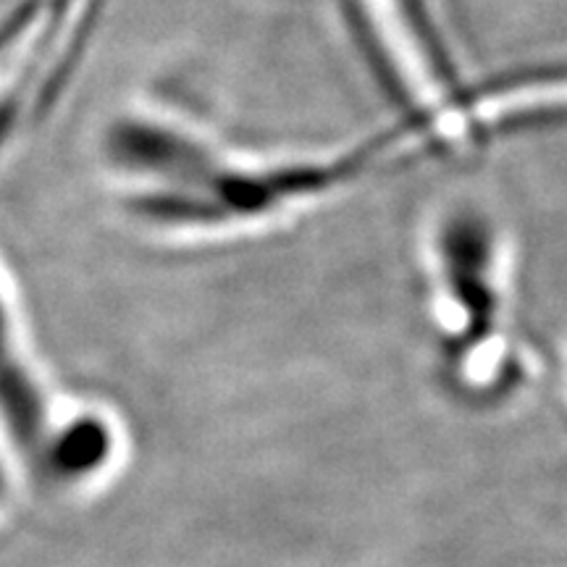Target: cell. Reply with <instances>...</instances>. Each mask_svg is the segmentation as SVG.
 <instances>
[{
	"label": "cell",
	"mask_w": 567,
	"mask_h": 567,
	"mask_svg": "<svg viewBox=\"0 0 567 567\" xmlns=\"http://www.w3.org/2000/svg\"><path fill=\"white\" fill-rule=\"evenodd\" d=\"M410 153L413 147L394 124L313 153L250 155L229 147L187 187L118 208L151 237L184 243L237 237L334 200Z\"/></svg>",
	"instance_id": "6da1fadb"
},
{
	"label": "cell",
	"mask_w": 567,
	"mask_h": 567,
	"mask_svg": "<svg viewBox=\"0 0 567 567\" xmlns=\"http://www.w3.org/2000/svg\"><path fill=\"white\" fill-rule=\"evenodd\" d=\"M423 289L439 350L467 389L499 384L517 365L513 239L492 205L455 195L421 234Z\"/></svg>",
	"instance_id": "7a4b0ae2"
},
{
	"label": "cell",
	"mask_w": 567,
	"mask_h": 567,
	"mask_svg": "<svg viewBox=\"0 0 567 567\" xmlns=\"http://www.w3.org/2000/svg\"><path fill=\"white\" fill-rule=\"evenodd\" d=\"M74 3L84 6V9H105V0H74Z\"/></svg>",
	"instance_id": "277c9868"
},
{
	"label": "cell",
	"mask_w": 567,
	"mask_h": 567,
	"mask_svg": "<svg viewBox=\"0 0 567 567\" xmlns=\"http://www.w3.org/2000/svg\"><path fill=\"white\" fill-rule=\"evenodd\" d=\"M344 30L394 126L417 155L486 137L481 84L471 80L431 0H339Z\"/></svg>",
	"instance_id": "3957f363"
}]
</instances>
